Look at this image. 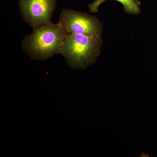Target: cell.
Returning a JSON list of instances; mask_svg holds the SVG:
<instances>
[{
    "label": "cell",
    "instance_id": "obj_2",
    "mask_svg": "<svg viewBox=\"0 0 157 157\" xmlns=\"http://www.w3.org/2000/svg\"><path fill=\"white\" fill-rule=\"evenodd\" d=\"M102 43L101 37L69 33L61 53L72 69H85L96 61Z\"/></svg>",
    "mask_w": 157,
    "mask_h": 157
},
{
    "label": "cell",
    "instance_id": "obj_3",
    "mask_svg": "<svg viewBox=\"0 0 157 157\" xmlns=\"http://www.w3.org/2000/svg\"><path fill=\"white\" fill-rule=\"evenodd\" d=\"M69 33L101 37L103 28L95 16L73 10L63 9L59 22Z\"/></svg>",
    "mask_w": 157,
    "mask_h": 157
},
{
    "label": "cell",
    "instance_id": "obj_5",
    "mask_svg": "<svg viewBox=\"0 0 157 157\" xmlns=\"http://www.w3.org/2000/svg\"><path fill=\"white\" fill-rule=\"evenodd\" d=\"M107 1L108 0H96L94 2L89 5L88 7L90 11L93 13L98 12L100 6Z\"/></svg>",
    "mask_w": 157,
    "mask_h": 157
},
{
    "label": "cell",
    "instance_id": "obj_1",
    "mask_svg": "<svg viewBox=\"0 0 157 157\" xmlns=\"http://www.w3.org/2000/svg\"><path fill=\"white\" fill-rule=\"evenodd\" d=\"M68 34L59 23L41 26L24 38L22 48L30 58L43 60L61 53Z\"/></svg>",
    "mask_w": 157,
    "mask_h": 157
},
{
    "label": "cell",
    "instance_id": "obj_4",
    "mask_svg": "<svg viewBox=\"0 0 157 157\" xmlns=\"http://www.w3.org/2000/svg\"><path fill=\"white\" fill-rule=\"evenodd\" d=\"M22 19L33 29L52 23L56 0H19Z\"/></svg>",
    "mask_w": 157,
    "mask_h": 157
}]
</instances>
